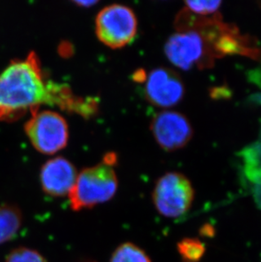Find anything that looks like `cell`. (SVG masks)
I'll return each mask as SVG.
<instances>
[{
	"label": "cell",
	"instance_id": "6da1fadb",
	"mask_svg": "<svg viewBox=\"0 0 261 262\" xmlns=\"http://www.w3.org/2000/svg\"><path fill=\"white\" fill-rule=\"evenodd\" d=\"M76 97L69 88L48 82L34 52L10 63L0 73V121H15L31 115L42 104L70 111Z\"/></svg>",
	"mask_w": 261,
	"mask_h": 262
},
{
	"label": "cell",
	"instance_id": "7a4b0ae2",
	"mask_svg": "<svg viewBox=\"0 0 261 262\" xmlns=\"http://www.w3.org/2000/svg\"><path fill=\"white\" fill-rule=\"evenodd\" d=\"M116 156H105L101 163L84 169L70 192V205L75 211L90 209L111 201L118 188L113 165Z\"/></svg>",
	"mask_w": 261,
	"mask_h": 262
},
{
	"label": "cell",
	"instance_id": "3957f363",
	"mask_svg": "<svg viewBox=\"0 0 261 262\" xmlns=\"http://www.w3.org/2000/svg\"><path fill=\"white\" fill-rule=\"evenodd\" d=\"M165 54L175 67L184 71L209 67L216 55L206 37L197 30L179 31L165 42Z\"/></svg>",
	"mask_w": 261,
	"mask_h": 262
},
{
	"label": "cell",
	"instance_id": "277c9868",
	"mask_svg": "<svg viewBox=\"0 0 261 262\" xmlns=\"http://www.w3.org/2000/svg\"><path fill=\"white\" fill-rule=\"evenodd\" d=\"M152 200L160 215L176 219L189 211L194 200V189L186 176L176 171L168 172L156 182Z\"/></svg>",
	"mask_w": 261,
	"mask_h": 262
},
{
	"label": "cell",
	"instance_id": "5b68a950",
	"mask_svg": "<svg viewBox=\"0 0 261 262\" xmlns=\"http://www.w3.org/2000/svg\"><path fill=\"white\" fill-rule=\"evenodd\" d=\"M30 142L37 151L54 155L68 143L69 128L64 117L52 111L33 112L25 126Z\"/></svg>",
	"mask_w": 261,
	"mask_h": 262
},
{
	"label": "cell",
	"instance_id": "8992f818",
	"mask_svg": "<svg viewBox=\"0 0 261 262\" xmlns=\"http://www.w3.org/2000/svg\"><path fill=\"white\" fill-rule=\"evenodd\" d=\"M137 32L138 20L134 12L127 6L110 5L97 15V37L108 47H125L135 38Z\"/></svg>",
	"mask_w": 261,
	"mask_h": 262
},
{
	"label": "cell",
	"instance_id": "52a82bcc",
	"mask_svg": "<svg viewBox=\"0 0 261 262\" xmlns=\"http://www.w3.org/2000/svg\"><path fill=\"white\" fill-rule=\"evenodd\" d=\"M144 94L148 102L160 108L175 106L183 100L185 86L179 75L171 69L156 68L146 75Z\"/></svg>",
	"mask_w": 261,
	"mask_h": 262
},
{
	"label": "cell",
	"instance_id": "ba28073f",
	"mask_svg": "<svg viewBox=\"0 0 261 262\" xmlns=\"http://www.w3.org/2000/svg\"><path fill=\"white\" fill-rule=\"evenodd\" d=\"M151 131L158 144L166 151H175L187 145L193 131L189 120L174 111H164L156 115Z\"/></svg>",
	"mask_w": 261,
	"mask_h": 262
},
{
	"label": "cell",
	"instance_id": "9c48e42d",
	"mask_svg": "<svg viewBox=\"0 0 261 262\" xmlns=\"http://www.w3.org/2000/svg\"><path fill=\"white\" fill-rule=\"evenodd\" d=\"M77 169L63 157L50 159L42 166L40 182L46 194L58 198L69 195L77 181Z\"/></svg>",
	"mask_w": 261,
	"mask_h": 262
},
{
	"label": "cell",
	"instance_id": "30bf717a",
	"mask_svg": "<svg viewBox=\"0 0 261 262\" xmlns=\"http://www.w3.org/2000/svg\"><path fill=\"white\" fill-rule=\"evenodd\" d=\"M23 215L15 205H0V245L10 241L20 231Z\"/></svg>",
	"mask_w": 261,
	"mask_h": 262
},
{
	"label": "cell",
	"instance_id": "8fae6325",
	"mask_svg": "<svg viewBox=\"0 0 261 262\" xmlns=\"http://www.w3.org/2000/svg\"><path fill=\"white\" fill-rule=\"evenodd\" d=\"M110 262H151L144 250L133 243L119 245L111 255Z\"/></svg>",
	"mask_w": 261,
	"mask_h": 262
},
{
	"label": "cell",
	"instance_id": "7c38bea8",
	"mask_svg": "<svg viewBox=\"0 0 261 262\" xmlns=\"http://www.w3.org/2000/svg\"><path fill=\"white\" fill-rule=\"evenodd\" d=\"M178 251L183 262H200L205 256V244L195 237H184L178 244Z\"/></svg>",
	"mask_w": 261,
	"mask_h": 262
},
{
	"label": "cell",
	"instance_id": "4fadbf2b",
	"mask_svg": "<svg viewBox=\"0 0 261 262\" xmlns=\"http://www.w3.org/2000/svg\"><path fill=\"white\" fill-rule=\"evenodd\" d=\"M222 1L215 0V1H186V10L191 14L196 15L206 16V15H214L217 14L219 10Z\"/></svg>",
	"mask_w": 261,
	"mask_h": 262
},
{
	"label": "cell",
	"instance_id": "5bb4252c",
	"mask_svg": "<svg viewBox=\"0 0 261 262\" xmlns=\"http://www.w3.org/2000/svg\"><path fill=\"white\" fill-rule=\"evenodd\" d=\"M6 262H47L37 250L30 248L19 247L7 255Z\"/></svg>",
	"mask_w": 261,
	"mask_h": 262
},
{
	"label": "cell",
	"instance_id": "9a60e30c",
	"mask_svg": "<svg viewBox=\"0 0 261 262\" xmlns=\"http://www.w3.org/2000/svg\"><path fill=\"white\" fill-rule=\"evenodd\" d=\"M74 3L80 7H91L93 5H96L97 1H75Z\"/></svg>",
	"mask_w": 261,
	"mask_h": 262
}]
</instances>
